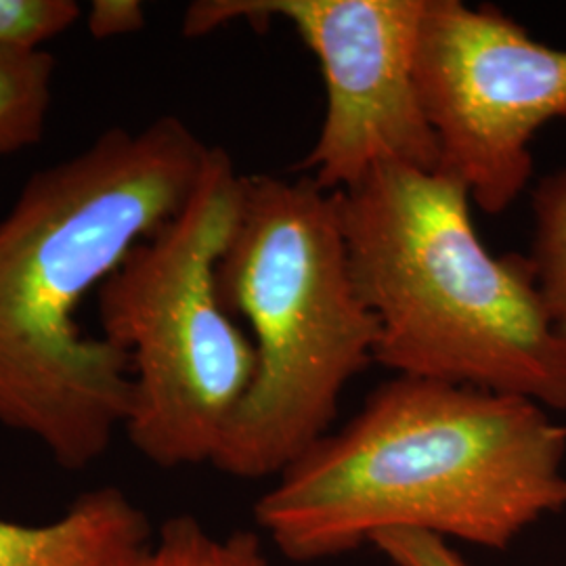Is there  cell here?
<instances>
[{
  "label": "cell",
  "mask_w": 566,
  "mask_h": 566,
  "mask_svg": "<svg viewBox=\"0 0 566 566\" xmlns=\"http://www.w3.org/2000/svg\"><path fill=\"white\" fill-rule=\"evenodd\" d=\"M426 0H196L182 34L200 39L243 21H287L319 61L325 118L296 170L329 193L380 163L439 170L441 151L416 82Z\"/></svg>",
  "instance_id": "cell-6"
},
{
  "label": "cell",
  "mask_w": 566,
  "mask_h": 566,
  "mask_svg": "<svg viewBox=\"0 0 566 566\" xmlns=\"http://www.w3.org/2000/svg\"><path fill=\"white\" fill-rule=\"evenodd\" d=\"M210 147L175 116L112 126L30 175L0 219V424L72 472L99 462L130 401L128 355L74 313L191 200Z\"/></svg>",
  "instance_id": "cell-1"
},
{
  "label": "cell",
  "mask_w": 566,
  "mask_h": 566,
  "mask_svg": "<svg viewBox=\"0 0 566 566\" xmlns=\"http://www.w3.org/2000/svg\"><path fill=\"white\" fill-rule=\"evenodd\" d=\"M416 82L441 170L500 214L533 177L531 142L566 120V51L528 36L495 4L426 0Z\"/></svg>",
  "instance_id": "cell-7"
},
{
  "label": "cell",
  "mask_w": 566,
  "mask_h": 566,
  "mask_svg": "<svg viewBox=\"0 0 566 566\" xmlns=\"http://www.w3.org/2000/svg\"><path fill=\"white\" fill-rule=\"evenodd\" d=\"M74 0H0V46L39 51L81 20Z\"/></svg>",
  "instance_id": "cell-12"
},
{
  "label": "cell",
  "mask_w": 566,
  "mask_h": 566,
  "mask_svg": "<svg viewBox=\"0 0 566 566\" xmlns=\"http://www.w3.org/2000/svg\"><path fill=\"white\" fill-rule=\"evenodd\" d=\"M243 177L223 147H210L191 200L97 290L102 338L130 361L122 430L147 462L166 470L214 462L256 376L254 344L217 285Z\"/></svg>",
  "instance_id": "cell-5"
},
{
  "label": "cell",
  "mask_w": 566,
  "mask_h": 566,
  "mask_svg": "<svg viewBox=\"0 0 566 566\" xmlns=\"http://www.w3.org/2000/svg\"><path fill=\"white\" fill-rule=\"evenodd\" d=\"M565 428H566V426H565Z\"/></svg>",
  "instance_id": "cell-15"
},
{
  "label": "cell",
  "mask_w": 566,
  "mask_h": 566,
  "mask_svg": "<svg viewBox=\"0 0 566 566\" xmlns=\"http://www.w3.org/2000/svg\"><path fill=\"white\" fill-rule=\"evenodd\" d=\"M531 208L533 242L528 261L547 315L566 344V168L539 179Z\"/></svg>",
  "instance_id": "cell-11"
},
{
  "label": "cell",
  "mask_w": 566,
  "mask_h": 566,
  "mask_svg": "<svg viewBox=\"0 0 566 566\" xmlns=\"http://www.w3.org/2000/svg\"><path fill=\"white\" fill-rule=\"evenodd\" d=\"M369 546L385 554L392 566H468L464 558L449 547L446 537L426 531H382L371 537Z\"/></svg>",
  "instance_id": "cell-13"
},
{
  "label": "cell",
  "mask_w": 566,
  "mask_h": 566,
  "mask_svg": "<svg viewBox=\"0 0 566 566\" xmlns=\"http://www.w3.org/2000/svg\"><path fill=\"white\" fill-rule=\"evenodd\" d=\"M217 285L227 313L250 325L256 376L212 465L242 481L280 476L332 432L344 388L380 340L336 193L308 175H245Z\"/></svg>",
  "instance_id": "cell-4"
},
{
  "label": "cell",
  "mask_w": 566,
  "mask_h": 566,
  "mask_svg": "<svg viewBox=\"0 0 566 566\" xmlns=\"http://www.w3.org/2000/svg\"><path fill=\"white\" fill-rule=\"evenodd\" d=\"M566 428L542 405L397 376L283 470L254 506L294 563L355 552L392 528L506 549L566 510Z\"/></svg>",
  "instance_id": "cell-2"
},
{
  "label": "cell",
  "mask_w": 566,
  "mask_h": 566,
  "mask_svg": "<svg viewBox=\"0 0 566 566\" xmlns=\"http://www.w3.org/2000/svg\"><path fill=\"white\" fill-rule=\"evenodd\" d=\"M149 518L118 486L81 493L57 518H0V566H135L149 546Z\"/></svg>",
  "instance_id": "cell-8"
},
{
  "label": "cell",
  "mask_w": 566,
  "mask_h": 566,
  "mask_svg": "<svg viewBox=\"0 0 566 566\" xmlns=\"http://www.w3.org/2000/svg\"><path fill=\"white\" fill-rule=\"evenodd\" d=\"M86 25L97 41L133 34L145 28V9L139 0H95Z\"/></svg>",
  "instance_id": "cell-14"
},
{
  "label": "cell",
  "mask_w": 566,
  "mask_h": 566,
  "mask_svg": "<svg viewBox=\"0 0 566 566\" xmlns=\"http://www.w3.org/2000/svg\"><path fill=\"white\" fill-rule=\"evenodd\" d=\"M135 566H271V563L264 554L261 533L240 528L219 537L198 518L179 514L154 533Z\"/></svg>",
  "instance_id": "cell-10"
},
{
  "label": "cell",
  "mask_w": 566,
  "mask_h": 566,
  "mask_svg": "<svg viewBox=\"0 0 566 566\" xmlns=\"http://www.w3.org/2000/svg\"><path fill=\"white\" fill-rule=\"evenodd\" d=\"M359 296L380 325L374 361L566 411V344L528 256H495L464 182L376 164L336 193Z\"/></svg>",
  "instance_id": "cell-3"
},
{
  "label": "cell",
  "mask_w": 566,
  "mask_h": 566,
  "mask_svg": "<svg viewBox=\"0 0 566 566\" xmlns=\"http://www.w3.org/2000/svg\"><path fill=\"white\" fill-rule=\"evenodd\" d=\"M55 57L0 46V158L41 143L53 99Z\"/></svg>",
  "instance_id": "cell-9"
}]
</instances>
